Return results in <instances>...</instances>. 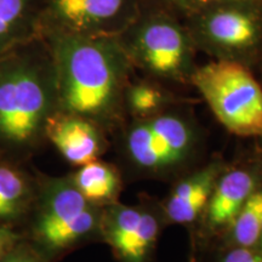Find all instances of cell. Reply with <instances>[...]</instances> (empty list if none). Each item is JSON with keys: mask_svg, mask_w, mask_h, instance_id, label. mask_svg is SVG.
Masks as SVG:
<instances>
[{"mask_svg": "<svg viewBox=\"0 0 262 262\" xmlns=\"http://www.w3.org/2000/svg\"><path fill=\"white\" fill-rule=\"evenodd\" d=\"M58 111L89 119L103 130L125 120L124 96L134 66L119 37L47 33Z\"/></svg>", "mask_w": 262, "mask_h": 262, "instance_id": "6da1fadb", "label": "cell"}, {"mask_svg": "<svg viewBox=\"0 0 262 262\" xmlns=\"http://www.w3.org/2000/svg\"><path fill=\"white\" fill-rule=\"evenodd\" d=\"M58 111L50 50L39 37L0 57V147L34 148Z\"/></svg>", "mask_w": 262, "mask_h": 262, "instance_id": "7a4b0ae2", "label": "cell"}, {"mask_svg": "<svg viewBox=\"0 0 262 262\" xmlns=\"http://www.w3.org/2000/svg\"><path fill=\"white\" fill-rule=\"evenodd\" d=\"M201 131L187 114L173 108L131 120L120 140L127 166L143 178H169L187 168L201 148Z\"/></svg>", "mask_w": 262, "mask_h": 262, "instance_id": "3957f363", "label": "cell"}, {"mask_svg": "<svg viewBox=\"0 0 262 262\" xmlns=\"http://www.w3.org/2000/svg\"><path fill=\"white\" fill-rule=\"evenodd\" d=\"M103 206L85 199L70 178L49 179L39 189L28 242L55 262L93 239H101Z\"/></svg>", "mask_w": 262, "mask_h": 262, "instance_id": "277c9868", "label": "cell"}, {"mask_svg": "<svg viewBox=\"0 0 262 262\" xmlns=\"http://www.w3.org/2000/svg\"><path fill=\"white\" fill-rule=\"evenodd\" d=\"M131 63L155 79L191 83L195 48L186 26L168 12H142L119 35Z\"/></svg>", "mask_w": 262, "mask_h": 262, "instance_id": "5b68a950", "label": "cell"}, {"mask_svg": "<svg viewBox=\"0 0 262 262\" xmlns=\"http://www.w3.org/2000/svg\"><path fill=\"white\" fill-rule=\"evenodd\" d=\"M195 50L247 66L262 45V0H212L187 15Z\"/></svg>", "mask_w": 262, "mask_h": 262, "instance_id": "8992f818", "label": "cell"}, {"mask_svg": "<svg viewBox=\"0 0 262 262\" xmlns=\"http://www.w3.org/2000/svg\"><path fill=\"white\" fill-rule=\"evenodd\" d=\"M191 84L226 130L262 137V88L247 66L215 60L196 67Z\"/></svg>", "mask_w": 262, "mask_h": 262, "instance_id": "52a82bcc", "label": "cell"}, {"mask_svg": "<svg viewBox=\"0 0 262 262\" xmlns=\"http://www.w3.org/2000/svg\"><path fill=\"white\" fill-rule=\"evenodd\" d=\"M140 14L139 0H44L40 37L47 33L119 37Z\"/></svg>", "mask_w": 262, "mask_h": 262, "instance_id": "ba28073f", "label": "cell"}, {"mask_svg": "<svg viewBox=\"0 0 262 262\" xmlns=\"http://www.w3.org/2000/svg\"><path fill=\"white\" fill-rule=\"evenodd\" d=\"M164 225L162 208L114 202L102 209L101 239L117 262H153Z\"/></svg>", "mask_w": 262, "mask_h": 262, "instance_id": "9c48e42d", "label": "cell"}, {"mask_svg": "<svg viewBox=\"0 0 262 262\" xmlns=\"http://www.w3.org/2000/svg\"><path fill=\"white\" fill-rule=\"evenodd\" d=\"M256 189V178L249 170L225 169L202 216L203 239L210 242L224 237L242 206Z\"/></svg>", "mask_w": 262, "mask_h": 262, "instance_id": "30bf717a", "label": "cell"}, {"mask_svg": "<svg viewBox=\"0 0 262 262\" xmlns=\"http://www.w3.org/2000/svg\"><path fill=\"white\" fill-rule=\"evenodd\" d=\"M225 169L221 160H214L180 179L162 206L165 224L191 225L202 219Z\"/></svg>", "mask_w": 262, "mask_h": 262, "instance_id": "8fae6325", "label": "cell"}, {"mask_svg": "<svg viewBox=\"0 0 262 262\" xmlns=\"http://www.w3.org/2000/svg\"><path fill=\"white\" fill-rule=\"evenodd\" d=\"M45 137L73 165L98 159L106 149L103 129L85 118L57 111L49 119Z\"/></svg>", "mask_w": 262, "mask_h": 262, "instance_id": "7c38bea8", "label": "cell"}, {"mask_svg": "<svg viewBox=\"0 0 262 262\" xmlns=\"http://www.w3.org/2000/svg\"><path fill=\"white\" fill-rule=\"evenodd\" d=\"M44 0H0V57L40 37Z\"/></svg>", "mask_w": 262, "mask_h": 262, "instance_id": "4fadbf2b", "label": "cell"}, {"mask_svg": "<svg viewBox=\"0 0 262 262\" xmlns=\"http://www.w3.org/2000/svg\"><path fill=\"white\" fill-rule=\"evenodd\" d=\"M71 179L85 199L100 206L118 202L123 187L119 170L98 159L81 165Z\"/></svg>", "mask_w": 262, "mask_h": 262, "instance_id": "5bb4252c", "label": "cell"}, {"mask_svg": "<svg viewBox=\"0 0 262 262\" xmlns=\"http://www.w3.org/2000/svg\"><path fill=\"white\" fill-rule=\"evenodd\" d=\"M27 176L14 166L0 164V225L18 220L34 198Z\"/></svg>", "mask_w": 262, "mask_h": 262, "instance_id": "9a60e30c", "label": "cell"}, {"mask_svg": "<svg viewBox=\"0 0 262 262\" xmlns=\"http://www.w3.org/2000/svg\"><path fill=\"white\" fill-rule=\"evenodd\" d=\"M175 103V97L153 81H130L124 96L126 117L133 120L145 119L169 110Z\"/></svg>", "mask_w": 262, "mask_h": 262, "instance_id": "2e32d148", "label": "cell"}, {"mask_svg": "<svg viewBox=\"0 0 262 262\" xmlns=\"http://www.w3.org/2000/svg\"><path fill=\"white\" fill-rule=\"evenodd\" d=\"M262 228V189L248 198L219 245L257 248Z\"/></svg>", "mask_w": 262, "mask_h": 262, "instance_id": "e0dca14e", "label": "cell"}, {"mask_svg": "<svg viewBox=\"0 0 262 262\" xmlns=\"http://www.w3.org/2000/svg\"><path fill=\"white\" fill-rule=\"evenodd\" d=\"M211 262H262V253L257 248L217 245L211 254Z\"/></svg>", "mask_w": 262, "mask_h": 262, "instance_id": "ac0fdd59", "label": "cell"}, {"mask_svg": "<svg viewBox=\"0 0 262 262\" xmlns=\"http://www.w3.org/2000/svg\"><path fill=\"white\" fill-rule=\"evenodd\" d=\"M0 262H48L29 243L19 242L0 258Z\"/></svg>", "mask_w": 262, "mask_h": 262, "instance_id": "d6986e66", "label": "cell"}, {"mask_svg": "<svg viewBox=\"0 0 262 262\" xmlns=\"http://www.w3.org/2000/svg\"><path fill=\"white\" fill-rule=\"evenodd\" d=\"M21 242V237L11 228L0 225V258Z\"/></svg>", "mask_w": 262, "mask_h": 262, "instance_id": "ffe728a7", "label": "cell"}, {"mask_svg": "<svg viewBox=\"0 0 262 262\" xmlns=\"http://www.w3.org/2000/svg\"><path fill=\"white\" fill-rule=\"evenodd\" d=\"M166 4L179 9L180 11L185 12L186 15L192 14L195 10L203 8V6L211 3L212 0H164Z\"/></svg>", "mask_w": 262, "mask_h": 262, "instance_id": "44dd1931", "label": "cell"}, {"mask_svg": "<svg viewBox=\"0 0 262 262\" xmlns=\"http://www.w3.org/2000/svg\"><path fill=\"white\" fill-rule=\"evenodd\" d=\"M257 249L262 253V228H261V233H260V241H258V245Z\"/></svg>", "mask_w": 262, "mask_h": 262, "instance_id": "7402d4cb", "label": "cell"}, {"mask_svg": "<svg viewBox=\"0 0 262 262\" xmlns=\"http://www.w3.org/2000/svg\"><path fill=\"white\" fill-rule=\"evenodd\" d=\"M191 262H194V261H192V260H191Z\"/></svg>", "mask_w": 262, "mask_h": 262, "instance_id": "603a6c76", "label": "cell"}]
</instances>
